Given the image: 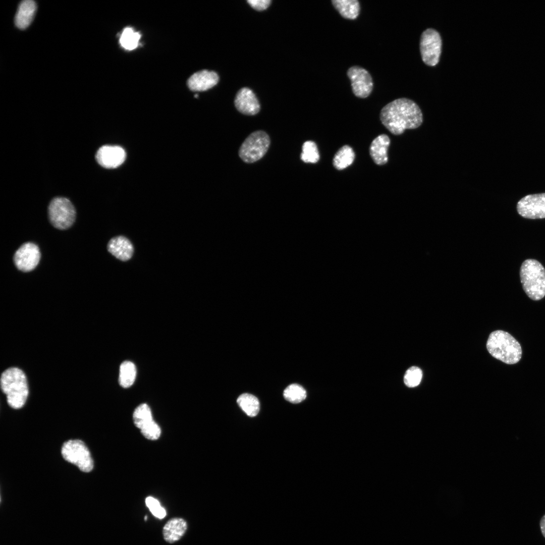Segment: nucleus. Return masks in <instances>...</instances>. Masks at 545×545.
I'll use <instances>...</instances> for the list:
<instances>
[{
    "mask_svg": "<svg viewBox=\"0 0 545 545\" xmlns=\"http://www.w3.org/2000/svg\"><path fill=\"white\" fill-rule=\"evenodd\" d=\"M187 529V522L180 517L170 519L164 525L162 535L165 540L172 543L180 540Z\"/></svg>",
    "mask_w": 545,
    "mask_h": 545,
    "instance_id": "nucleus-16",
    "label": "nucleus"
},
{
    "mask_svg": "<svg viewBox=\"0 0 545 545\" xmlns=\"http://www.w3.org/2000/svg\"><path fill=\"white\" fill-rule=\"evenodd\" d=\"M107 250L117 258L123 261L129 260L133 253V246L130 240L122 236L111 239L107 244Z\"/></svg>",
    "mask_w": 545,
    "mask_h": 545,
    "instance_id": "nucleus-15",
    "label": "nucleus"
},
{
    "mask_svg": "<svg viewBox=\"0 0 545 545\" xmlns=\"http://www.w3.org/2000/svg\"><path fill=\"white\" fill-rule=\"evenodd\" d=\"M64 459L74 464L82 471L89 472L93 468V461L86 445L79 440H70L64 443L61 449Z\"/></svg>",
    "mask_w": 545,
    "mask_h": 545,
    "instance_id": "nucleus-6",
    "label": "nucleus"
},
{
    "mask_svg": "<svg viewBox=\"0 0 545 545\" xmlns=\"http://www.w3.org/2000/svg\"><path fill=\"white\" fill-rule=\"evenodd\" d=\"M119 382L123 388H128L134 383L136 376L135 364L129 361L122 362L120 367Z\"/></svg>",
    "mask_w": 545,
    "mask_h": 545,
    "instance_id": "nucleus-21",
    "label": "nucleus"
},
{
    "mask_svg": "<svg viewBox=\"0 0 545 545\" xmlns=\"http://www.w3.org/2000/svg\"><path fill=\"white\" fill-rule=\"evenodd\" d=\"M235 106L241 113L248 116H253L260 111V106L258 100L253 91L249 88L244 87L237 92L235 100Z\"/></svg>",
    "mask_w": 545,
    "mask_h": 545,
    "instance_id": "nucleus-13",
    "label": "nucleus"
},
{
    "mask_svg": "<svg viewBox=\"0 0 545 545\" xmlns=\"http://www.w3.org/2000/svg\"><path fill=\"white\" fill-rule=\"evenodd\" d=\"M270 144L268 135L259 130L251 133L244 141L239 150V156L245 162H256L267 152Z\"/></svg>",
    "mask_w": 545,
    "mask_h": 545,
    "instance_id": "nucleus-5",
    "label": "nucleus"
},
{
    "mask_svg": "<svg viewBox=\"0 0 545 545\" xmlns=\"http://www.w3.org/2000/svg\"><path fill=\"white\" fill-rule=\"evenodd\" d=\"M219 80V76L215 72L203 70L193 74L188 79L187 84L192 91H203L215 86Z\"/></svg>",
    "mask_w": 545,
    "mask_h": 545,
    "instance_id": "nucleus-14",
    "label": "nucleus"
},
{
    "mask_svg": "<svg viewBox=\"0 0 545 545\" xmlns=\"http://www.w3.org/2000/svg\"><path fill=\"white\" fill-rule=\"evenodd\" d=\"M422 376V372L421 369L416 366H412L406 371L404 382L408 387H415L420 384Z\"/></svg>",
    "mask_w": 545,
    "mask_h": 545,
    "instance_id": "nucleus-27",
    "label": "nucleus"
},
{
    "mask_svg": "<svg viewBox=\"0 0 545 545\" xmlns=\"http://www.w3.org/2000/svg\"><path fill=\"white\" fill-rule=\"evenodd\" d=\"M1 387L11 407L19 409L24 405L29 391L26 375L22 370L11 367L5 370L1 375Z\"/></svg>",
    "mask_w": 545,
    "mask_h": 545,
    "instance_id": "nucleus-3",
    "label": "nucleus"
},
{
    "mask_svg": "<svg viewBox=\"0 0 545 545\" xmlns=\"http://www.w3.org/2000/svg\"><path fill=\"white\" fill-rule=\"evenodd\" d=\"M379 118L383 125L393 134L401 135L406 129L418 128L423 122L421 109L413 100L402 97L384 106Z\"/></svg>",
    "mask_w": 545,
    "mask_h": 545,
    "instance_id": "nucleus-1",
    "label": "nucleus"
},
{
    "mask_svg": "<svg viewBox=\"0 0 545 545\" xmlns=\"http://www.w3.org/2000/svg\"><path fill=\"white\" fill-rule=\"evenodd\" d=\"M390 139L386 134H380L372 141L369 147L370 156L375 164L383 165L388 161V149Z\"/></svg>",
    "mask_w": 545,
    "mask_h": 545,
    "instance_id": "nucleus-17",
    "label": "nucleus"
},
{
    "mask_svg": "<svg viewBox=\"0 0 545 545\" xmlns=\"http://www.w3.org/2000/svg\"><path fill=\"white\" fill-rule=\"evenodd\" d=\"M126 153L124 149L117 145H104L97 151L96 159L102 167L107 168H116L125 161Z\"/></svg>",
    "mask_w": 545,
    "mask_h": 545,
    "instance_id": "nucleus-12",
    "label": "nucleus"
},
{
    "mask_svg": "<svg viewBox=\"0 0 545 545\" xmlns=\"http://www.w3.org/2000/svg\"><path fill=\"white\" fill-rule=\"evenodd\" d=\"M145 504L155 517L162 519L166 516L165 509L160 506L159 501L156 499L152 497H148L145 499Z\"/></svg>",
    "mask_w": 545,
    "mask_h": 545,
    "instance_id": "nucleus-28",
    "label": "nucleus"
},
{
    "mask_svg": "<svg viewBox=\"0 0 545 545\" xmlns=\"http://www.w3.org/2000/svg\"><path fill=\"white\" fill-rule=\"evenodd\" d=\"M242 410L249 416H255L259 411V402L254 396L244 393L241 395L237 400Z\"/></svg>",
    "mask_w": 545,
    "mask_h": 545,
    "instance_id": "nucleus-22",
    "label": "nucleus"
},
{
    "mask_svg": "<svg viewBox=\"0 0 545 545\" xmlns=\"http://www.w3.org/2000/svg\"><path fill=\"white\" fill-rule=\"evenodd\" d=\"M40 258V252L37 245L32 242H27L16 250L13 260L19 270L28 272L36 267Z\"/></svg>",
    "mask_w": 545,
    "mask_h": 545,
    "instance_id": "nucleus-11",
    "label": "nucleus"
},
{
    "mask_svg": "<svg viewBox=\"0 0 545 545\" xmlns=\"http://www.w3.org/2000/svg\"><path fill=\"white\" fill-rule=\"evenodd\" d=\"M522 288L529 298L534 301L545 296V269L537 260L528 259L522 263L520 269Z\"/></svg>",
    "mask_w": 545,
    "mask_h": 545,
    "instance_id": "nucleus-4",
    "label": "nucleus"
},
{
    "mask_svg": "<svg viewBox=\"0 0 545 545\" xmlns=\"http://www.w3.org/2000/svg\"><path fill=\"white\" fill-rule=\"evenodd\" d=\"M140 37L139 32H136L131 27H126L121 33L120 43L125 49L131 50L138 46Z\"/></svg>",
    "mask_w": 545,
    "mask_h": 545,
    "instance_id": "nucleus-23",
    "label": "nucleus"
},
{
    "mask_svg": "<svg viewBox=\"0 0 545 545\" xmlns=\"http://www.w3.org/2000/svg\"><path fill=\"white\" fill-rule=\"evenodd\" d=\"M144 520H145V521H146V520H147V516H145V517H144Z\"/></svg>",
    "mask_w": 545,
    "mask_h": 545,
    "instance_id": "nucleus-32",
    "label": "nucleus"
},
{
    "mask_svg": "<svg viewBox=\"0 0 545 545\" xmlns=\"http://www.w3.org/2000/svg\"><path fill=\"white\" fill-rule=\"evenodd\" d=\"M539 526L542 535L545 538V514L542 517L539 522Z\"/></svg>",
    "mask_w": 545,
    "mask_h": 545,
    "instance_id": "nucleus-31",
    "label": "nucleus"
},
{
    "mask_svg": "<svg viewBox=\"0 0 545 545\" xmlns=\"http://www.w3.org/2000/svg\"><path fill=\"white\" fill-rule=\"evenodd\" d=\"M48 211L51 224L60 230L70 228L75 220V209L71 202L65 197L53 198L49 204Z\"/></svg>",
    "mask_w": 545,
    "mask_h": 545,
    "instance_id": "nucleus-7",
    "label": "nucleus"
},
{
    "mask_svg": "<svg viewBox=\"0 0 545 545\" xmlns=\"http://www.w3.org/2000/svg\"><path fill=\"white\" fill-rule=\"evenodd\" d=\"M36 10V3L31 0L22 2L16 13L15 23L20 29L27 28L31 24Z\"/></svg>",
    "mask_w": 545,
    "mask_h": 545,
    "instance_id": "nucleus-18",
    "label": "nucleus"
},
{
    "mask_svg": "<svg viewBox=\"0 0 545 545\" xmlns=\"http://www.w3.org/2000/svg\"><path fill=\"white\" fill-rule=\"evenodd\" d=\"M517 210L521 216L526 219L545 218V193L525 196L518 202Z\"/></svg>",
    "mask_w": 545,
    "mask_h": 545,
    "instance_id": "nucleus-10",
    "label": "nucleus"
},
{
    "mask_svg": "<svg viewBox=\"0 0 545 545\" xmlns=\"http://www.w3.org/2000/svg\"><path fill=\"white\" fill-rule=\"evenodd\" d=\"M301 160L305 163L314 164L319 159V152L316 143L312 141H305L302 145Z\"/></svg>",
    "mask_w": 545,
    "mask_h": 545,
    "instance_id": "nucleus-26",
    "label": "nucleus"
},
{
    "mask_svg": "<svg viewBox=\"0 0 545 545\" xmlns=\"http://www.w3.org/2000/svg\"><path fill=\"white\" fill-rule=\"evenodd\" d=\"M283 395L287 401L292 403H299L306 398V392L301 386L293 384L285 389Z\"/></svg>",
    "mask_w": 545,
    "mask_h": 545,
    "instance_id": "nucleus-25",
    "label": "nucleus"
},
{
    "mask_svg": "<svg viewBox=\"0 0 545 545\" xmlns=\"http://www.w3.org/2000/svg\"><path fill=\"white\" fill-rule=\"evenodd\" d=\"M247 2L254 9L257 11H262L267 9L269 6L271 1L270 0H248Z\"/></svg>",
    "mask_w": 545,
    "mask_h": 545,
    "instance_id": "nucleus-30",
    "label": "nucleus"
},
{
    "mask_svg": "<svg viewBox=\"0 0 545 545\" xmlns=\"http://www.w3.org/2000/svg\"><path fill=\"white\" fill-rule=\"evenodd\" d=\"M347 75L355 96L365 98L370 95L373 90V82L367 70L359 66H353L348 69Z\"/></svg>",
    "mask_w": 545,
    "mask_h": 545,
    "instance_id": "nucleus-9",
    "label": "nucleus"
},
{
    "mask_svg": "<svg viewBox=\"0 0 545 545\" xmlns=\"http://www.w3.org/2000/svg\"><path fill=\"white\" fill-rule=\"evenodd\" d=\"M140 429L143 436L149 440H156L160 435V428L158 425L153 420L145 425Z\"/></svg>",
    "mask_w": 545,
    "mask_h": 545,
    "instance_id": "nucleus-29",
    "label": "nucleus"
},
{
    "mask_svg": "<svg viewBox=\"0 0 545 545\" xmlns=\"http://www.w3.org/2000/svg\"><path fill=\"white\" fill-rule=\"evenodd\" d=\"M442 40L439 32L433 28H427L422 33L419 49L423 63L430 67L436 66L442 52Z\"/></svg>",
    "mask_w": 545,
    "mask_h": 545,
    "instance_id": "nucleus-8",
    "label": "nucleus"
},
{
    "mask_svg": "<svg viewBox=\"0 0 545 545\" xmlns=\"http://www.w3.org/2000/svg\"><path fill=\"white\" fill-rule=\"evenodd\" d=\"M331 3L340 15L345 19L354 20L360 14V5L357 0H332Z\"/></svg>",
    "mask_w": 545,
    "mask_h": 545,
    "instance_id": "nucleus-19",
    "label": "nucleus"
},
{
    "mask_svg": "<svg viewBox=\"0 0 545 545\" xmlns=\"http://www.w3.org/2000/svg\"><path fill=\"white\" fill-rule=\"evenodd\" d=\"M133 418L135 425L140 429L153 420L151 410L144 403L140 404L135 409Z\"/></svg>",
    "mask_w": 545,
    "mask_h": 545,
    "instance_id": "nucleus-24",
    "label": "nucleus"
},
{
    "mask_svg": "<svg viewBox=\"0 0 545 545\" xmlns=\"http://www.w3.org/2000/svg\"><path fill=\"white\" fill-rule=\"evenodd\" d=\"M486 348L493 357L508 364L518 363L522 357L520 343L510 334L502 330L490 334Z\"/></svg>",
    "mask_w": 545,
    "mask_h": 545,
    "instance_id": "nucleus-2",
    "label": "nucleus"
},
{
    "mask_svg": "<svg viewBox=\"0 0 545 545\" xmlns=\"http://www.w3.org/2000/svg\"><path fill=\"white\" fill-rule=\"evenodd\" d=\"M355 158V153L349 145H345L336 153L333 160L334 167L338 170H343L351 165Z\"/></svg>",
    "mask_w": 545,
    "mask_h": 545,
    "instance_id": "nucleus-20",
    "label": "nucleus"
}]
</instances>
